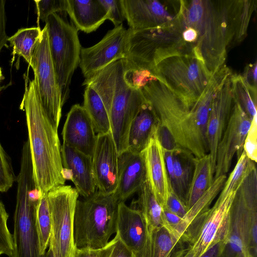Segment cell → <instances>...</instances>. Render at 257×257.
<instances>
[{
	"label": "cell",
	"instance_id": "obj_9",
	"mask_svg": "<svg viewBox=\"0 0 257 257\" xmlns=\"http://www.w3.org/2000/svg\"><path fill=\"white\" fill-rule=\"evenodd\" d=\"M151 73L190 107L203 94L213 75L194 52L167 57Z\"/></svg>",
	"mask_w": 257,
	"mask_h": 257
},
{
	"label": "cell",
	"instance_id": "obj_23",
	"mask_svg": "<svg viewBox=\"0 0 257 257\" xmlns=\"http://www.w3.org/2000/svg\"><path fill=\"white\" fill-rule=\"evenodd\" d=\"M147 180L158 202L163 207L171 190L166 168L164 151L156 135L143 151Z\"/></svg>",
	"mask_w": 257,
	"mask_h": 257
},
{
	"label": "cell",
	"instance_id": "obj_50",
	"mask_svg": "<svg viewBox=\"0 0 257 257\" xmlns=\"http://www.w3.org/2000/svg\"><path fill=\"white\" fill-rule=\"evenodd\" d=\"M3 253L0 251V255H2Z\"/></svg>",
	"mask_w": 257,
	"mask_h": 257
},
{
	"label": "cell",
	"instance_id": "obj_37",
	"mask_svg": "<svg viewBox=\"0 0 257 257\" xmlns=\"http://www.w3.org/2000/svg\"><path fill=\"white\" fill-rule=\"evenodd\" d=\"M36 6L38 20L45 22L50 15L58 12H66V0L34 1Z\"/></svg>",
	"mask_w": 257,
	"mask_h": 257
},
{
	"label": "cell",
	"instance_id": "obj_25",
	"mask_svg": "<svg viewBox=\"0 0 257 257\" xmlns=\"http://www.w3.org/2000/svg\"><path fill=\"white\" fill-rule=\"evenodd\" d=\"M159 124L155 110L146 100L131 124L127 150L135 153H142L156 136Z\"/></svg>",
	"mask_w": 257,
	"mask_h": 257
},
{
	"label": "cell",
	"instance_id": "obj_21",
	"mask_svg": "<svg viewBox=\"0 0 257 257\" xmlns=\"http://www.w3.org/2000/svg\"><path fill=\"white\" fill-rule=\"evenodd\" d=\"M118 180L113 195L116 201L123 202L138 193L147 181L144 152L135 153L128 150L119 156Z\"/></svg>",
	"mask_w": 257,
	"mask_h": 257
},
{
	"label": "cell",
	"instance_id": "obj_24",
	"mask_svg": "<svg viewBox=\"0 0 257 257\" xmlns=\"http://www.w3.org/2000/svg\"><path fill=\"white\" fill-rule=\"evenodd\" d=\"M164 151L171 188L186 205L196 158L183 148Z\"/></svg>",
	"mask_w": 257,
	"mask_h": 257
},
{
	"label": "cell",
	"instance_id": "obj_13",
	"mask_svg": "<svg viewBox=\"0 0 257 257\" xmlns=\"http://www.w3.org/2000/svg\"><path fill=\"white\" fill-rule=\"evenodd\" d=\"M235 192H231L222 200H216L212 207L188 227L186 242L194 257H201L219 242H226L229 233L230 206Z\"/></svg>",
	"mask_w": 257,
	"mask_h": 257
},
{
	"label": "cell",
	"instance_id": "obj_47",
	"mask_svg": "<svg viewBox=\"0 0 257 257\" xmlns=\"http://www.w3.org/2000/svg\"><path fill=\"white\" fill-rule=\"evenodd\" d=\"M188 250V248H185L183 245L180 247L174 253L173 257H183Z\"/></svg>",
	"mask_w": 257,
	"mask_h": 257
},
{
	"label": "cell",
	"instance_id": "obj_7",
	"mask_svg": "<svg viewBox=\"0 0 257 257\" xmlns=\"http://www.w3.org/2000/svg\"><path fill=\"white\" fill-rule=\"evenodd\" d=\"M180 16L174 22L164 26L141 30L127 29L125 59L132 67L151 72L167 57L194 52V47L183 39V26Z\"/></svg>",
	"mask_w": 257,
	"mask_h": 257
},
{
	"label": "cell",
	"instance_id": "obj_34",
	"mask_svg": "<svg viewBox=\"0 0 257 257\" xmlns=\"http://www.w3.org/2000/svg\"><path fill=\"white\" fill-rule=\"evenodd\" d=\"M36 224L40 253L42 255L49 247L51 230V214L47 194L42 195L38 202Z\"/></svg>",
	"mask_w": 257,
	"mask_h": 257
},
{
	"label": "cell",
	"instance_id": "obj_8",
	"mask_svg": "<svg viewBox=\"0 0 257 257\" xmlns=\"http://www.w3.org/2000/svg\"><path fill=\"white\" fill-rule=\"evenodd\" d=\"M118 202L113 194L96 191L77 200L74 219V240L78 248L100 249L116 232Z\"/></svg>",
	"mask_w": 257,
	"mask_h": 257
},
{
	"label": "cell",
	"instance_id": "obj_35",
	"mask_svg": "<svg viewBox=\"0 0 257 257\" xmlns=\"http://www.w3.org/2000/svg\"><path fill=\"white\" fill-rule=\"evenodd\" d=\"M250 161L245 152L243 150L233 171L226 179L216 200L220 201L224 199L231 192L236 190L246 174Z\"/></svg>",
	"mask_w": 257,
	"mask_h": 257
},
{
	"label": "cell",
	"instance_id": "obj_18",
	"mask_svg": "<svg viewBox=\"0 0 257 257\" xmlns=\"http://www.w3.org/2000/svg\"><path fill=\"white\" fill-rule=\"evenodd\" d=\"M119 157L110 133L97 135L92 163L99 192L110 195L115 192L118 180Z\"/></svg>",
	"mask_w": 257,
	"mask_h": 257
},
{
	"label": "cell",
	"instance_id": "obj_14",
	"mask_svg": "<svg viewBox=\"0 0 257 257\" xmlns=\"http://www.w3.org/2000/svg\"><path fill=\"white\" fill-rule=\"evenodd\" d=\"M129 28L141 30L171 24L179 17L182 0H120Z\"/></svg>",
	"mask_w": 257,
	"mask_h": 257
},
{
	"label": "cell",
	"instance_id": "obj_31",
	"mask_svg": "<svg viewBox=\"0 0 257 257\" xmlns=\"http://www.w3.org/2000/svg\"><path fill=\"white\" fill-rule=\"evenodd\" d=\"M226 179V175L219 176L215 179L209 188L187 211L183 218L187 229L200 216L209 210L212 202L221 191Z\"/></svg>",
	"mask_w": 257,
	"mask_h": 257
},
{
	"label": "cell",
	"instance_id": "obj_30",
	"mask_svg": "<svg viewBox=\"0 0 257 257\" xmlns=\"http://www.w3.org/2000/svg\"><path fill=\"white\" fill-rule=\"evenodd\" d=\"M42 34L39 27L20 29L8 41L13 49V54L22 57L30 64L35 46Z\"/></svg>",
	"mask_w": 257,
	"mask_h": 257
},
{
	"label": "cell",
	"instance_id": "obj_22",
	"mask_svg": "<svg viewBox=\"0 0 257 257\" xmlns=\"http://www.w3.org/2000/svg\"><path fill=\"white\" fill-rule=\"evenodd\" d=\"M61 156L64 176L74 183L83 198L94 194L97 190L93 174L92 158L63 144Z\"/></svg>",
	"mask_w": 257,
	"mask_h": 257
},
{
	"label": "cell",
	"instance_id": "obj_17",
	"mask_svg": "<svg viewBox=\"0 0 257 257\" xmlns=\"http://www.w3.org/2000/svg\"><path fill=\"white\" fill-rule=\"evenodd\" d=\"M116 232L125 245L137 257H150L151 235L140 210L117 204Z\"/></svg>",
	"mask_w": 257,
	"mask_h": 257
},
{
	"label": "cell",
	"instance_id": "obj_1",
	"mask_svg": "<svg viewBox=\"0 0 257 257\" xmlns=\"http://www.w3.org/2000/svg\"><path fill=\"white\" fill-rule=\"evenodd\" d=\"M25 111L35 188L42 196L65 184L58 131L42 104L35 81L26 83L20 106Z\"/></svg>",
	"mask_w": 257,
	"mask_h": 257
},
{
	"label": "cell",
	"instance_id": "obj_41",
	"mask_svg": "<svg viewBox=\"0 0 257 257\" xmlns=\"http://www.w3.org/2000/svg\"><path fill=\"white\" fill-rule=\"evenodd\" d=\"M169 211L183 218L187 213V209L185 204L171 190L170 191L164 206Z\"/></svg>",
	"mask_w": 257,
	"mask_h": 257
},
{
	"label": "cell",
	"instance_id": "obj_3",
	"mask_svg": "<svg viewBox=\"0 0 257 257\" xmlns=\"http://www.w3.org/2000/svg\"><path fill=\"white\" fill-rule=\"evenodd\" d=\"M181 20L198 33L195 53L213 74L224 65L232 39L220 1L183 0Z\"/></svg>",
	"mask_w": 257,
	"mask_h": 257
},
{
	"label": "cell",
	"instance_id": "obj_32",
	"mask_svg": "<svg viewBox=\"0 0 257 257\" xmlns=\"http://www.w3.org/2000/svg\"><path fill=\"white\" fill-rule=\"evenodd\" d=\"M183 243L161 226L151 234L150 257H173Z\"/></svg>",
	"mask_w": 257,
	"mask_h": 257
},
{
	"label": "cell",
	"instance_id": "obj_48",
	"mask_svg": "<svg viewBox=\"0 0 257 257\" xmlns=\"http://www.w3.org/2000/svg\"><path fill=\"white\" fill-rule=\"evenodd\" d=\"M41 257H53V255L51 250L48 248V250L46 251L45 253L42 255Z\"/></svg>",
	"mask_w": 257,
	"mask_h": 257
},
{
	"label": "cell",
	"instance_id": "obj_44",
	"mask_svg": "<svg viewBox=\"0 0 257 257\" xmlns=\"http://www.w3.org/2000/svg\"><path fill=\"white\" fill-rule=\"evenodd\" d=\"M183 26L182 37L184 41L187 44L192 45L195 49L198 39L197 32L191 27H186L183 25Z\"/></svg>",
	"mask_w": 257,
	"mask_h": 257
},
{
	"label": "cell",
	"instance_id": "obj_49",
	"mask_svg": "<svg viewBox=\"0 0 257 257\" xmlns=\"http://www.w3.org/2000/svg\"><path fill=\"white\" fill-rule=\"evenodd\" d=\"M4 79V77L3 74L2 70L1 68L0 67V84L2 80ZM3 87H1L0 85V90L2 89Z\"/></svg>",
	"mask_w": 257,
	"mask_h": 257
},
{
	"label": "cell",
	"instance_id": "obj_5",
	"mask_svg": "<svg viewBox=\"0 0 257 257\" xmlns=\"http://www.w3.org/2000/svg\"><path fill=\"white\" fill-rule=\"evenodd\" d=\"M257 174L250 161L230 209L229 233L222 257H256Z\"/></svg>",
	"mask_w": 257,
	"mask_h": 257
},
{
	"label": "cell",
	"instance_id": "obj_16",
	"mask_svg": "<svg viewBox=\"0 0 257 257\" xmlns=\"http://www.w3.org/2000/svg\"><path fill=\"white\" fill-rule=\"evenodd\" d=\"M250 124L247 115L234 100L229 120L217 146L214 180L226 175L234 155L237 154V159L241 155Z\"/></svg>",
	"mask_w": 257,
	"mask_h": 257
},
{
	"label": "cell",
	"instance_id": "obj_42",
	"mask_svg": "<svg viewBox=\"0 0 257 257\" xmlns=\"http://www.w3.org/2000/svg\"><path fill=\"white\" fill-rule=\"evenodd\" d=\"M256 61L247 65L244 68L242 77L247 88L253 93L256 94Z\"/></svg>",
	"mask_w": 257,
	"mask_h": 257
},
{
	"label": "cell",
	"instance_id": "obj_36",
	"mask_svg": "<svg viewBox=\"0 0 257 257\" xmlns=\"http://www.w3.org/2000/svg\"><path fill=\"white\" fill-rule=\"evenodd\" d=\"M15 180L11 161L0 143V192H7Z\"/></svg>",
	"mask_w": 257,
	"mask_h": 257
},
{
	"label": "cell",
	"instance_id": "obj_45",
	"mask_svg": "<svg viewBox=\"0 0 257 257\" xmlns=\"http://www.w3.org/2000/svg\"><path fill=\"white\" fill-rule=\"evenodd\" d=\"M225 241L219 242L208 249L201 257H222Z\"/></svg>",
	"mask_w": 257,
	"mask_h": 257
},
{
	"label": "cell",
	"instance_id": "obj_28",
	"mask_svg": "<svg viewBox=\"0 0 257 257\" xmlns=\"http://www.w3.org/2000/svg\"><path fill=\"white\" fill-rule=\"evenodd\" d=\"M83 107L89 115L97 135L110 132L109 116L99 95L90 85H86Z\"/></svg>",
	"mask_w": 257,
	"mask_h": 257
},
{
	"label": "cell",
	"instance_id": "obj_11",
	"mask_svg": "<svg viewBox=\"0 0 257 257\" xmlns=\"http://www.w3.org/2000/svg\"><path fill=\"white\" fill-rule=\"evenodd\" d=\"M79 195L75 188L65 185L47 194L51 219L49 248L53 257H74V219Z\"/></svg>",
	"mask_w": 257,
	"mask_h": 257
},
{
	"label": "cell",
	"instance_id": "obj_27",
	"mask_svg": "<svg viewBox=\"0 0 257 257\" xmlns=\"http://www.w3.org/2000/svg\"><path fill=\"white\" fill-rule=\"evenodd\" d=\"M214 172L215 169L209 154L196 158L187 196L186 206L187 211L211 186L214 181Z\"/></svg>",
	"mask_w": 257,
	"mask_h": 257
},
{
	"label": "cell",
	"instance_id": "obj_19",
	"mask_svg": "<svg viewBox=\"0 0 257 257\" xmlns=\"http://www.w3.org/2000/svg\"><path fill=\"white\" fill-rule=\"evenodd\" d=\"M62 135L63 143L92 158L97 135L83 106L73 105L67 114Z\"/></svg>",
	"mask_w": 257,
	"mask_h": 257
},
{
	"label": "cell",
	"instance_id": "obj_26",
	"mask_svg": "<svg viewBox=\"0 0 257 257\" xmlns=\"http://www.w3.org/2000/svg\"><path fill=\"white\" fill-rule=\"evenodd\" d=\"M66 12L77 30L95 31L108 20V13L99 0H66Z\"/></svg>",
	"mask_w": 257,
	"mask_h": 257
},
{
	"label": "cell",
	"instance_id": "obj_38",
	"mask_svg": "<svg viewBox=\"0 0 257 257\" xmlns=\"http://www.w3.org/2000/svg\"><path fill=\"white\" fill-rule=\"evenodd\" d=\"M99 257H137L122 242L118 235L115 236L99 249Z\"/></svg>",
	"mask_w": 257,
	"mask_h": 257
},
{
	"label": "cell",
	"instance_id": "obj_2",
	"mask_svg": "<svg viewBox=\"0 0 257 257\" xmlns=\"http://www.w3.org/2000/svg\"><path fill=\"white\" fill-rule=\"evenodd\" d=\"M128 66L126 59H119L85 78L82 84L93 87L105 106L109 116L110 133L119 155L127 150L131 124L146 101L140 88L127 79Z\"/></svg>",
	"mask_w": 257,
	"mask_h": 257
},
{
	"label": "cell",
	"instance_id": "obj_10",
	"mask_svg": "<svg viewBox=\"0 0 257 257\" xmlns=\"http://www.w3.org/2000/svg\"><path fill=\"white\" fill-rule=\"evenodd\" d=\"M45 23L63 106L69 97L72 77L80 61L81 47L78 30L57 13L48 16Z\"/></svg>",
	"mask_w": 257,
	"mask_h": 257
},
{
	"label": "cell",
	"instance_id": "obj_29",
	"mask_svg": "<svg viewBox=\"0 0 257 257\" xmlns=\"http://www.w3.org/2000/svg\"><path fill=\"white\" fill-rule=\"evenodd\" d=\"M138 193V198L135 202L138 207L136 208L143 214L151 235L155 229L162 226V207L155 198L147 180Z\"/></svg>",
	"mask_w": 257,
	"mask_h": 257
},
{
	"label": "cell",
	"instance_id": "obj_46",
	"mask_svg": "<svg viewBox=\"0 0 257 257\" xmlns=\"http://www.w3.org/2000/svg\"><path fill=\"white\" fill-rule=\"evenodd\" d=\"M74 257H99V249L78 248L75 246Z\"/></svg>",
	"mask_w": 257,
	"mask_h": 257
},
{
	"label": "cell",
	"instance_id": "obj_12",
	"mask_svg": "<svg viewBox=\"0 0 257 257\" xmlns=\"http://www.w3.org/2000/svg\"><path fill=\"white\" fill-rule=\"evenodd\" d=\"M34 74V80L44 109L54 127L58 131L63 105L61 95L49 45L45 25L29 65Z\"/></svg>",
	"mask_w": 257,
	"mask_h": 257
},
{
	"label": "cell",
	"instance_id": "obj_4",
	"mask_svg": "<svg viewBox=\"0 0 257 257\" xmlns=\"http://www.w3.org/2000/svg\"><path fill=\"white\" fill-rule=\"evenodd\" d=\"M158 117L156 136L164 150L194 148L192 112L181 97L153 75L138 83Z\"/></svg>",
	"mask_w": 257,
	"mask_h": 257
},
{
	"label": "cell",
	"instance_id": "obj_20",
	"mask_svg": "<svg viewBox=\"0 0 257 257\" xmlns=\"http://www.w3.org/2000/svg\"><path fill=\"white\" fill-rule=\"evenodd\" d=\"M230 75L226 78L213 99L207 122L208 154L214 169L217 146L227 124L234 103Z\"/></svg>",
	"mask_w": 257,
	"mask_h": 257
},
{
	"label": "cell",
	"instance_id": "obj_40",
	"mask_svg": "<svg viewBox=\"0 0 257 257\" xmlns=\"http://www.w3.org/2000/svg\"><path fill=\"white\" fill-rule=\"evenodd\" d=\"M99 2L107 12L108 20L111 21L115 27L122 25L125 19L120 0H99Z\"/></svg>",
	"mask_w": 257,
	"mask_h": 257
},
{
	"label": "cell",
	"instance_id": "obj_43",
	"mask_svg": "<svg viewBox=\"0 0 257 257\" xmlns=\"http://www.w3.org/2000/svg\"><path fill=\"white\" fill-rule=\"evenodd\" d=\"M6 1L0 0V53L8 40L6 33Z\"/></svg>",
	"mask_w": 257,
	"mask_h": 257
},
{
	"label": "cell",
	"instance_id": "obj_6",
	"mask_svg": "<svg viewBox=\"0 0 257 257\" xmlns=\"http://www.w3.org/2000/svg\"><path fill=\"white\" fill-rule=\"evenodd\" d=\"M14 215L12 257H41L36 224V208L41 195L35 188L28 146L22 148Z\"/></svg>",
	"mask_w": 257,
	"mask_h": 257
},
{
	"label": "cell",
	"instance_id": "obj_33",
	"mask_svg": "<svg viewBox=\"0 0 257 257\" xmlns=\"http://www.w3.org/2000/svg\"><path fill=\"white\" fill-rule=\"evenodd\" d=\"M230 80L234 100L251 121L256 116V94L247 88L241 74H231Z\"/></svg>",
	"mask_w": 257,
	"mask_h": 257
},
{
	"label": "cell",
	"instance_id": "obj_39",
	"mask_svg": "<svg viewBox=\"0 0 257 257\" xmlns=\"http://www.w3.org/2000/svg\"><path fill=\"white\" fill-rule=\"evenodd\" d=\"M243 150L248 158L256 163L257 161L256 116L251 121L249 130L245 139Z\"/></svg>",
	"mask_w": 257,
	"mask_h": 257
},
{
	"label": "cell",
	"instance_id": "obj_15",
	"mask_svg": "<svg viewBox=\"0 0 257 257\" xmlns=\"http://www.w3.org/2000/svg\"><path fill=\"white\" fill-rule=\"evenodd\" d=\"M127 39V29L120 25L109 31L95 45L81 48L79 66L85 78L116 60L125 58Z\"/></svg>",
	"mask_w": 257,
	"mask_h": 257
}]
</instances>
